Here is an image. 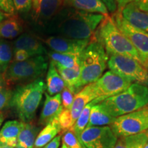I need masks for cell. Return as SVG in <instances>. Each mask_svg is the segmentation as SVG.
Here are the masks:
<instances>
[{"mask_svg": "<svg viewBox=\"0 0 148 148\" xmlns=\"http://www.w3.org/2000/svg\"><path fill=\"white\" fill-rule=\"evenodd\" d=\"M14 8L22 13L28 12L32 7V0H12Z\"/></svg>", "mask_w": 148, "mask_h": 148, "instance_id": "obj_34", "label": "cell"}, {"mask_svg": "<svg viewBox=\"0 0 148 148\" xmlns=\"http://www.w3.org/2000/svg\"><path fill=\"white\" fill-rule=\"evenodd\" d=\"M60 148H68V147L65 145V144L62 143V146H61V147H60Z\"/></svg>", "mask_w": 148, "mask_h": 148, "instance_id": "obj_44", "label": "cell"}, {"mask_svg": "<svg viewBox=\"0 0 148 148\" xmlns=\"http://www.w3.org/2000/svg\"><path fill=\"white\" fill-rule=\"evenodd\" d=\"M80 139L86 148H113L118 136L110 126H90L84 130Z\"/></svg>", "mask_w": 148, "mask_h": 148, "instance_id": "obj_10", "label": "cell"}, {"mask_svg": "<svg viewBox=\"0 0 148 148\" xmlns=\"http://www.w3.org/2000/svg\"><path fill=\"white\" fill-rule=\"evenodd\" d=\"M45 89L46 84L40 77L16 88L10 105L21 121L29 123L34 119Z\"/></svg>", "mask_w": 148, "mask_h": 148, "instance_id": "obj_4", "label": "cell"}, {"mask_svg": "<svg viewBox=\"0 0 148 148\" xmlns=\"http://www.w3.org/2000/svg\"><path fill=\"white\" fill-rule=\"evenodd\" d=\"M116 117L111 116L103 108L101 103L93 105L90 110L89 121L86 127L90 126H106L112 125Z\"/></svg>", "mask_w": 148, "mask_h": 148, "instance_id": "obj_23", "label": "cell"}, {"mask_svg": "<svg viewBox=\"0 0 148 148\" xmlns=\"http://www.w3.org/2000/svg\"><path fill=\"white\" fill-rule=\"evenodd\" d=\"M5 17V15H4V14H3L2 12H1V11H0V23H1V22L2 21L3 19H4Z\"/></svg>", "mask_w": 148, "mask_h": 148, "instance_id": "obj_42", "label": "cell"}, {"mask_svg": "<svg viewBox=\"0 0 148 148\" xmlns=\"http://www.w3.org/2000/svg\"><path fill=\"white\" fill-rule=\"evenodd\" d=\"M113 17L119 30L128 38L140 56L148 62V33L132 26L119 12H116Z\"/></svg>", "mask_w": 148, "mask_h": 148, "instance_id": "obj_11", "label": "cell"}, {"mask_svg": "<svg viewBox=\"0 0 148 148\" xmlns=\"http://www.w3.org/2000/svg\"><path fill=\"white\" fill-rule=\"evenodd\" d=\"M65 88V84L53 62L50 61L46 77V88L49 95L60 93Z\"/></svg>", "mask_w": 148, "mask_h": 148, "instance_id": "obj_22", "label": "cell"}, {"mask_svg": "<svg viewBox=\"0 0 148 148\" xmlns=\"http://www.w3.org/2000/svg\"><path fill=\"white\" fill-rule=\"evenodd\" d=\"M104 16L71 8L62 10L56 16L54 30L60 36L73 39H90Z\"/></svg>", "mask_w": 148, "mask_h": 148, "instance_id": "obj_1", "label": "cell"}, {"mask_svg": "<svg viewBox=\"0 0 148 148\" xmlns=\"http://www.w3.org/2000/svg\"><path fill=\"white\" fill-rule=\"evenodd\" d=\"M133 2L140 10L148 12V0H135Z\"/></svg>", "mask_w": 148, "mask_h": 148, "instance_id": "obj_39", "label": "cell"}, {"mask_svg": "<svg viewBox=\"0 0 148 148\" xmlns=\"http://www.w3.org/2000/svg\"><path fill=\"white\" fill-rule=\"evenodd\" d=\"M75 95V94L69 88L66 87L64 88L61 94V100H62V106L63 107V109H70L73 103Z\"/></svg>", "mask_w": 148, "mask_h": 148, "instance_id": "obj_33", "label": "cell"}, {"mask_svg": "<svg viewBox=\"0 0 148 148\" xmlns=\"http://www.w3.org/2000/svg\"><path fill=\"white\" fill-rule=\"evenodd\" d=\"M45 100L40 115L39 123L41 125H47L52 121L63 110L60 93L51 96L45 93Z\"/></svg>", "mask_w": 148, "mask_h": 148, "instance_id": "obj_15", "label": "cell"}, {"mask_svg": "<svg viewBox=\"0 0 148 148\" xmlns=\"http://www.w3.org/2000/svg\"><path fill=\"white\" fill-rule=\"evenodd\" d=\"M108 9V12L114 13L117 10L118 0H101Z\"/></svg>", "mask_w": 148, "mask_h": 148, "instance_id": "obj_37", "label": "cell"}, {"mask_svg": "<svg viewBox=\"0 0 148 148\" xmlns=\"http://www.w3.org/2000/svg\"><path fill=\"white\" fill-rule=\"evenodd\" d=\"M48 54L50 58V61H52L54 64H59L64 67L71 69L79 65L80 54L58 53L53 51L49 52Z\"/></svg>", "mask_w": 148, "mask_h": 148, "instance_id": "obj_27", "label": "cell"}, {"mask_svg": "<svg viewBox=\"0 0 148 148\" xmlns=\"http://www.w3.org/2000/svg\"><path fill=\"white\" fill-rule=\"evenodd\" d=\"M38 127L32 123H24L18 134L16 148H34L35 140L38 136Z\"/></svg>", "mask_w": 148, "mask_h": 148, "instance_id": "obj_25", "label": "cell"}, {"mask_svg": "<svg viewBox=\"0 0 148 148\" xmlns=\"http://www.w3.org/2000/svg\"><path fill=\"white\" fill-rule=\"evenodd\" d=\"M108 66L110 71L119 74L134 83L148 87V68L134 59L121 55L109 56Z\"/></svg>", "mask_w": 148, "mask_h": 148, "instance_id": "obj_7", "label": "cell"}, {"mask_svg": "<svg viewBox=\"0 0 148 148\" xmlns=\"http://www.w3.org/2000/svg\"><path fill=\"white\" fill-rule=\"evenodd\" d=\"M58 122L61 129V132L64 133L73 126L70 109H63L58 116Z\"/></svg>", "mask_w": 148, "mask_h": 148, "instance_id": "obj_31", "label": "cell"}, {"mask_svg": "<svg viewBox=\"0 0 148 148\" xmlns=\"http://www.w3.org/2000/svg\"><path fill=\"white\" fill-rule=\"evenodd\" d=\"M148 142V130L139 134L121 136L113 148H143Z\"/></svg>", "mask_w": 148, "mask_h": 148, "instance_id": "obj_26", "label": "cell"}, {"mask_svg": "<svg viewBox=\"0 0 148 148\" xmlns=\"http://www.w3.org/2000/svg\"><path fill=\"white\" fill-rule=\"evenodd\" d=\"M96 98L97 95L94 82L86 85L75 95L73 103L70 108V112L73 123H75L84 107Z\"/></svg>", "mask_w": 148, "mask_h": 148, "instance_id": "obj_14", "label": "cell"}, {"mask_svg": "<svg viewBox=\"0 0 148 148\" xmlns=\"http://www.w3.org/2000/svg\"><path fill=\"white\" fill-rule=\"evenodd\" d=\"M117 136L139 134L148 130V106L116 117L110 125Z\"/></svg>", "mask_w": 148, "mask_h": 148, "instance_id": "obj_8", "label": "cell"}, {"mask_svg": "<svg viewBox=\"0 0 148 148\" xmlns=\"http://www.w3.org/2000/svg\"><path fill=\"white\" fill-rule=\"evenodd\" d=\"M61 132L58 117L47 124L39 132L35 140L34 148H42L52 140L57 134Z\"/></svg>", "mask_w": 148, "mask_h": 148, "instance_id": "obj_24", "label": "cell"}, {"mask_svg": "<svg viewBox=\"0 0 148 148\" xmlns=\"http://www.w3.org/2000/svg\"><path fill=\"white\" fill-rule=\"evenodd\" d=\"M90 41V39H73L63 36H50L44 42L53 51L80 54Z\"/></svg>", "mask_w": 148, "mask_h": 148, "instance_id": "obj_12", "label": "cell"}, {"mask_svg": "<svg viewBox=\"0 0 148 148\" xmlns=\"http://www.w3.org/2000/svg\"><path fill=\"white\" fill-rule=\"evenodd\" d=\"M24 22L17 14H8L0 23V38L12 39L23 32Z\"/></svg>", "mask_w": 148, "mask_h": 148, "instance_id": "obj_17", "label": "cell"}, {"mask_svg": "<svg viewBox=\"0 0 148 148\" xmlns=\"http://www.w3.org/2000/svg\"><path fill=\"white\" fill-rule=\"evenodd\" d=\"M64 0H32L33 17L38 23L45 24L62 10Z\"/></svg>", "mask_w": 148, "mask_h": 148, "instance_id": "obj_13", "label": "cell"}, {"mask_svg": "<svg viewBox=\"0 0 148 148\" xmlns=\"http://www.w3.org/2000/svg\"><path fill=\"white\" fill-rule=\"evenodd\" d=\"M132 84V81L112 71H108L94 82L97 98L94 104L101 103L107 98L124 91Z\"/></svg>", "mask_w": 148, "mask_h": 148, "instance_id": "obj_9", "label": "cell"}, {"mask_svg": "<svg viewBox=\"0 0 148 148\" xmlns=\"http://www.w3.org/2000/svg\"><path fill=\"white\" fill-rule=\"evenodd\" d=\"M100 103L114 117L130 113L148 106V87L132 83L124 91L107 98Z\"/></svg>", "mask_w": 148, "mask_h": 148, "instance_id": "obj_3", "label": "cell"}, {"mask_svg": "<svg viewBox=\"0 0 148 148\" xmlns=\"http://www.w3.org/2000/svg\"><path fill=\"white\" fill-rule=\"evenodd\" d=\"M64 5L89 13L109 15L108 9L101 0H64Z\"/></svg>", "mask_w": 148, "mask_h": 148, "instance_id": "obj_18", "label": "cell"}, {"mask_svg": "<svg viewBox=\"0 0 148 148\" xmlns=\"http://www.w3.org/2000/svg\"><path fill=\"white\" fill-rule=\"evenodd\" d=\"M108 58L103 46L90 38L89 44L79 55L81 87L96 82L103 75Z\"/></svg>", "mask_w": 148, "mask_h": 148, "instance_id": "obj_5", "label": "cell"}, {"mask_svg": "<svg viewBox=\"0 0 148 148\" xmlns=\"http://www.w3.org/2000/svg\"><path fill=\"white\" fill-rule=\"evenodd\" d=\"M0 148H14V147L5 145V144H3L0 142Z\"/></svg>", "mask_w": 148, "mask_h": 148, "instance_id": "obj_41", "label": "cell"}, {"mask_svg": "<svg viewBox=\"0 0 148 148\" xmlns=\"http://www.w3.org/2000/svg\"><path fill=\"white\" fill-rule=\"evenodd\" d=\"M61 139V134L56 136L52 140H51L49 143L45 145L42 148H58L60 143Z\"/></svg>", "mask_w": 148, "mask_h": 148, "instance_id": "obj_38", "label": "cell"}, {"mask_svg": "<svg viewBox=\"0 0 148 148\" xmlns=\"http://www.w3.org/2000/svg\"><path fill=\"white\" fill-rule=\"evenodd\" d=\"M94 103L91 101L89 103H88L84 108L83 109L79 116H78L76 121H75V123H74L73 126L71 127L73 131L75 133V136L77 138V139L79 140L80 143H82L80 139V136L82 132L84 131V130L86 128L87 126L88 121H89V117H90V110H91L92 107L93 106Z\"/></svg>", "mask_w": 148, "mask_h": 148, "instance_id": "obj_28", "label": "cell"}, {"mask_svg": "<svg viewBox=\"0 0 148 148\" xmlns=\"http://www.w3.org/2000/svg\"><path fill=\"white\" fill-rule=\"evenodd\" d=\"M143 148H148V142L145 144V146H144V147H143Z\"/></svg>", "mask_w": 148, "mask_h": 148, "instance_id": "obj_45", "label": "cell"}, {"mask_svg": "<svg viewBox=\"0 0 148 148\" xmlns=\"http://www.w3.org/2000/svg\"><path fill=\"white\" fill-rule=\"evenodd\" d=\"M135 0H118V8L117 12H120L122 10L125 5L128 4V3L133 2Z\"/></svg>", "mask_w": 148, "mask_h": 148, "instance_id": "obj_40", "label": "cell"}, {"mask_svg": "<svg viewBox=\"0 0 148 148\" xmlns=\"http://www.w3.org/2000/svg\"><path fill=\"white\" fill-rule=\"evenodd\" d=\"M12 49L8 41L0 38V75L6 70L12 59Z\"/></svg>", "mask_w": 148, "mask_h": 148, "instance_id": "obj_29", "label": "cell"}, {"mask_svg": "<svg viewBox=\"0 0 148 148\" xmlns=\"http://www.w3.org/2000/svg\"><path fill=\"white\" fill-rule=\"evenodd\" d=\"M0 10L8 14H14L15 12L12 0H0Z\"/></svg>", "mask_w": 148, "mask_h": 148, "instance_id": "obj_35", "label": "cell"}, {"mask_svg": "<svg viewBox=\"0 0 148 148\" xmlns=\"http://www.w3.org/2000/svg\"><path fill=\"white\" fill-rule=\"evenodd\" d=\"M62 143L65 144L68 148H86L77 139L72 128L64 132Z\"/></svg>", "mask_w": 148, "mask_h": 148, "instance_id": "obj_32", "label": "cell"}, {"mask_svg": "<svg viewBox=\"0 0 148 148\" xmlns=\"http://www.w3.org/2000/svg\"><path fill=\"white\" fill-rule=\"evenodd\" d=\"M14 62H22L26 60L27 59L32 58V55L24 49H14ZM12 62V61H11Z\"/></svg>", "mask_w": 148, "mask_h": 148, "instance_id": "obj_36", "label": "cell"}, {"mask_svg": "<svg viewBox=\"0 0 148 148\" xmlns=\"http://www.w3.org/2000/svg\"><path fill=\"white\" fill-rule=\"evenodd\" d=\"M14 49H24L32 57L42 56L45 52V48L38 38L28 34H22L14 42Z\"/></svg>", "mask_w": 148, "mask_h": 148, "instance_id": "obj_19", "label": "cell"}, {"mask_svg": "<svg viewBox=\"0 0 148 148\" xmlns=\"http://www.w3.org/2000/svg\"><path fill=\"white\" fill-rule=\"evenodd\" d=\"M91 38L100 42L108 56L112 54L123 56L134 59L148 68V62L140 56L128 38L119 30L113 16H105Z\"/></svg>", "mask_w": 148, "mask_h": 148, "instance_id": "obj_2", "label": "cell"}, {"mask_svg": "<svg viewBox=\"0 0 148 148\" xmlns=\"http://www.w3.org/2000/svg\"><path fill=\"white\" fill-rule=\"evenodd\" d=\"M2 79H0V111L10 104L13 92Z\"/></svg>", "mask_w": 148, "mask_h": 148, "instance_id": "obj_30", "label": "cell"}, {"mask_svg": "<svg viewBox=\"0 0 148 148\" xmlns=\"http://www.w3.org/2000/svg\"><path fill=\"white\" fill-rule=\"evenodd\" d=\"M21 121H8L3 125L0 130V142L3 144L15 147L17 144L18 134L23 126Z\"/></svg>", "mask_w": 148, "mask_h": 148, "instance_id": "obj_20", "label": "cell"}, {"mask_svg": "<svg viewBox=\"0 0 148 148\" xmlns=\"http://www.w3.org/2000/svg\"><path fill=\"white\" fill-rule=\"evenodd\" d=\"M43 56H36L22 62L12 61L1 76L7 85L31 82L40 78L47 69Z\"/></svg>", "mask_w": 148, "mask_h": 148, "instance_id": "obj_6", "label": "cell"}, {"mask_svg": "<svg viewBox=\"0 0 148 148\" xmlns=\"http://www.w3.org/2000/svg\"><path fill=\"white\" fill-rule=\"evenodd\" d=\"M54 64L61 77L63 79L64 84H65V87L69 88L76 95L82 88L80 86L79 65L69 69V68L64 67V66L59 65V64Z\"/></svg>", "mask_w": 148, "mask_h": 148, "instance_id": "obj_21", "label": "cell"}, {"mask_svg": "<svg viewBox=\"0 0 148 148\" xmlns=\"http://www.w3.org/2000/svg\"><path fill=\"white\" fill-rule=\"evenodd\" d=\"M120 13L132 26L148 33V12L140 10L134 2H131L125 5Z\"/></svg>", "mask_w": 148, "mask_h": 148, "instance_id": "obj_16", "label": "cell"}, {"mask_svg": "<svg viewBox=\"0 0 148 148\" xmlns=\"http://www.w3.org/2000/svg\"><path fill=\"white\" fill-rule=\"evenodd\" d=\"M3 119H4V117H3V115L1 113H0V126H1V123H3Z\"/></svg>", "mask_w": 148, "mask_h": 148, "instance_id": "obj_43", "label": "cell"}]
</instances>
